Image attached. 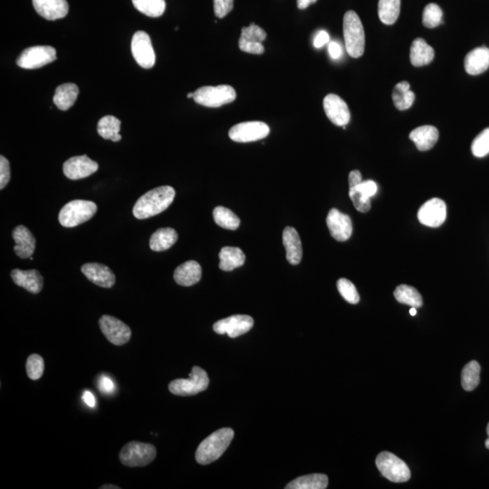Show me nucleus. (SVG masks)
<instances>
[{"label":"nucleus","instance_id":"nucleus-5","mask_svg":"<svg viewBox=\"0 0 489 489\" xmlns=\"http://www.w3.org/2000/svg\"><path fill=\"white\" fill-rule=\"evenodd\" d=\"M210 384L208 373L199 366L193 367L189 379H177L169 384V391L177 396H194L207 390Z\"/></svg>","mask_w":489,"mask_h":489},{"label":"nucleus","instance_id":"nucleus-29","mask_svg":"<svg viewBox=\"0 0 489 489\" xmlns=\"http://www.w3.org/2000/svg\"><path fill=\"white\" fill-rule=\"evenodd\" d=\"M177 241V233L175 229L165 227L156 230L149 239V248L152 250L161 252L167 250L173 247Z\"/></svg>","mask_w":489,"mask_h":489},{"label":"nucleus","instance_id":"nucleus-27","mask_svg":"<svg viewBox=\"0 0 489 489\" xmlns=\"http://www.w3.org/2000/svg\"><path fill=\"white\" fill-rule=\"evenodd\" d=\"M79 86L74 83H67L59 86L55 90L54 102L59 110L67 111L73 107L79 96Z\"/></svg>","mask_w":489,"mask_h":489},{"label":"nucleus","instance_id":"nucleus-7","mask_svg":"<svg viewBox=\"0 0 489 489\" xmlns=\"http://www.w3.org/2000/svg\"><path fill=\"white\" fill-rule=\"evenodd\" d=\"M236 98L235 89L227 85L201 87L196 90L193 96L197 104L210 108L221 107L234 102Z\"/></svg>","mask_w":489,"mask_h":489},{"label":"nucleus","instance_id":"nucleus-33","mask_svg":"<svg viewBox=\"0 0 489 489\" xmlns=\"http://www.w3.org/2000/svg\"><path fill=\"white\" fill-rule=\"evenodd\" d=\"M401 11V0H379L378 15L383 24L394 25Z\"/></svg>","mask_w":489,"mask_h":489},{"label":"nucleus","instance_id":"nucleus-25","mask_svg":"<svg viewBox=\"0 0 489 489\" xmlns=\"http://www.w3.org/2000/svg\"><path fill=\"white\" fill-rule=\"evenodd\" d=\"M437 128L431 126H420L410 133V139L415 143L419 151L426 152L434 147L438 140Z\"/></svg>","mask_w":489,"mask_h":489},{"label":"nucleus","instance_id":"nucleus-32","mask_svg":"<svg viewBox=\"0 0 489 489\" xmlns=\"http://www.w3.org/2000/svg\"><path fill=\"white\" fill-rule=\"evenodd\" d=\"M121 121L118 118L107 115L99 121L98 132L99 135L105 140H111L114 142H120Z\"/></svg>","mask_w":489,"mask_h":489},{"label":"nucleus","instance_id":"nucleus-4","mask_svg":"<svg viewBox=\"0 0 489 489\" xmlns=\"http://www.w3.org/2000/svg\"><path fill=\"white\" fill-rule=\"evenodd\" d=\"M96 211L98 205L95 202L76 199L62 208L59 222L65 227H76L91 220Z\"/></svg>","mask_w":489,"mask_h":489},{"label":"nucleus","instance_id":"nucleus-16","mask_svg":"<svg viewBox=\"0 0 489 489\" xmlns=\"http://www.w3.org/2000/svg\"><path fill=\"white\" fill-rule=\"evenodd\" d=\"M326 223L330 234L335 241L339 242L347 241L353 234V223H351L350 217L342 213L341 211L336 210V208H332L329 211Z\"/></svg>","mask_w":489,"mask_h":489},{"label":"nucleus","instance_id":"nucleus-35","mask_svg":"<svg viewBox=\"0 0 489 489\" xmlns=\"http://www.w3.org/2000/svg\"><path fill=\"white\" fill-rule=\"evenodd\" d=\"M394 297L398 303L410 305L411 307L420 308L423 304L422 295L418 290L407 285L398 286L395 289Z\"/></svg>","mask_w":489,"mask_h":489},{"label":"nucleus","instance_id":"nucleus-34","mask_svg":"<svg viewBox=\"0 0 489 489\" xmlns=\"http://www.w3.org/2000/svg\"><path fill=\"white\" fill-rule=\"evenodd\" d=\"M481 366L476 361L469 362L462 370L461 373V385L467 391H474L481 382Z\"/></svg>","mask_w":489,"mask_h":489},{"label":"nucleus","instance_id":"nucleus-51","mask_svg":"<svg viewBox=\"0 0 489 489\" xmlns=\"http://www.w3.org/2000/svg\"><path fill=\"white\" fill-rule=\"evenodd\" d=\"M363 182L362 174H361L359 170L351 171L349 174V186L354 187L359 185L360 183Z\"/></svg>","mask_w":489,"mask_h":489},{"label":"nucleus","instance_id":"nucleus-47","mask_svg":"<svg viewBox=\"0 0 489 489\" xmlns=\"http://www.w3.org/2000/svg\"><path fill=\"white\" fill-rule=\"evenodd\" d=\"M239 46L241 51L249 53V54L262 55L264 52L262 43L248 42L239 39Z\"/></svg>","mask_w":489,"mask_h":489},{"label":"nucleus","instance_id":"nucleus-11","mask_svg":"<svg viewBox=\"0 0 489 489\" xmlns=\"http://www.w3.org/2000/svg\"><path fill=\"white\" fill-rule=\"evenodd\" d=\"M99 326L107 340L116 347L127 344L132 337L130 327L114 316H102L99 319Z\"/></svg>","mask_w":489,"mask_h":489},{"label":"nucleus","instance_id":"nucleus-9","mask_svg":"<svg viewBox=\"0 0 489 489\" xmlns=\"http://www.w3.org/2000/svg\"><path fill=\"white\" fill-rule=\"evenodd\" d=\"M57 51L50 46H36L25 49L17 65L24 69H36L57 60Z\"/></svg>","mask_w":489,"mask_h":489},{"label":"nucleus","instance_id":"nucleus-20","mask_svg":"<svg viewBox=\"0 0 489 489\" xmlns=\"http://www.w3.org/2000/svg\"><path fill=\"white\" fill-rule=\"evenodd\" d=\"M15 245V253L20 258H30L36 248V239L30 230L25 226L15 227L12 232Z\"/></svg>","mask_w":489,"mask_h":489},{"label":"nucleus","instance_id":"nucleus-52","mask_svg":"<svg viewBox=\"0 0 489 489\" xmlns=\"http://www.w3.org/2000/svg\"><path fill=\"white\" fill-rule=\"evenodd\" d=\"M83 400L87 406L93 408L95 406L96 401L91 391H86L83 394Z\"/></svg>","mask_w":489,"mask_h":489},{"label":"nucleus","instance_id":"nucleus-26","mask_svg":"<svg viewBox=\"0 0 489 489\" xmlns=\"http://www.w3.org/2000/svg\"><path fill=\"white\" fill-rule=\"evenodd\" d=\"M435 57L434 49L423 39H416L411 43L410 63L416 67L431 64Z\"/></svg>","mask_w":489,"mask_h":489},{"label":"nucleus","instance_id":"nucleus-44","mask_svg":"<svg viewBox=\"0 0 489 489\" xmlns=\"http://www.w3.org/2000/svg\"><path fill=\"white\" fill-rule=\"evenodd\" d=\"M234 8V0H214V12L217 18H225Z\"/></svg>","mask_w":489,"mask_h":489},{"label":"nucleus","instance_id":"nucleus-2","mask_svg":"<svg viewBox=\"0 0 489 489\" xmlns=\"http://www.w3.org/2000/svg\"><path fill=\"white\" fill-rule=\"evenodd\" d=\"M234 438V431L223 428L215 431L199 444L196 451V461L201 465H208L219 460Z\"/></svg>","mask_w":489,"mask_h":489},{"label":"nucleus","instance_id":"nucleus-39","mask_svg":"<svg viewBox=\"0 0 489 489\" xmlns=\"http://www.w3.org/2000/svg\"><path fill=\"white\" fill-rule=\"evenodd\" d=\"M26 369L29 379L33 381L39 380L45 370V362L43 358L36 354L29 355L27 360Z\"/></svg>","mask_w":489,"mask_h":489},{"label":"nucleus","instance_id":"nucleus-46","mask_svg":"<svg viewBox=\"0 0 489 489\" xmlns=\"http://www.w3.org/2000/svg\"><path fill=\"white\" fill-rule=\"evenodd\" d=\"M11 180V165L7 158L0 157V189H3Z\"/></svg>","mask_w":489,"mask_h":489},{"label":"nucleus","instance_id":"nucleus-13","mask_svg":"<svg viewBox=\"0 0 489 489\" xmlns=\"http://www.w3.org/2000/svg\"><path fill=\"white\" fill-rule=\"evenodd\" d=\"M253 326L254 320L251 316L236 314V316L217 321L214 323L213 330L217 335L227 333L230 338H236L250 331Z\"/></svg>","mask_w":489,"mask_h":489},{"label":"nucleus","instance_id":"nucleus-41","mask_svg":"<svg viewBox=\"0 0 489 489\" xmlns=\"http://www.w3.org/2000/svg\"><path fill=\"white\" fill-rule=\"evenodd\" d=\"M471 151L475 157L482 158L489 154V128L476 137L472 142Z\"/></svg>","mask_w":489,"mask_h":489},{"label":"nucleus","instance_id":"nucleus-45","mask_svg":"<svg viewBox=\"0 0 489 489\" xmlns=\"http://www.w3.org/2000/svg\"><path fill=\"white\" fill-rule=\"evenodd\" d=\"M354 187L356 188L358 191L361 192V194L363 196V198L366 199H370V198L376 194L377 191H378V187H377L376 183L373 182V180H366V182H363H363L360 183L359 185ZM350 188H351V187H350Z\"/></svg>","mask_w":489,"mask_h":489},{"label":"nucleus","instance_id":"nucleus-31","mask_svg":"<svg viewBox=\"0 0 489 489\" xmlns=\"http://www.w3.org/2000/svg\"><path fill=\"white\" fill-rule=\"evenodd\" d=\"M392 100H394L395 107L400 111L408 110L413 107L415 101V95L410 91V86L408 82H401L397 83L392 92Z\"/></svg>","mask_w":489,"mask_h":489},{"label":"nucleus","instance_id":"nucleus-43","mask_svg":"<svg viewBox=\"0 0 489 489\" xmlns=\"http://www.w3.org/2000/svg\"><path fill=\"white\" fill-rule=\"evenodd\" d=\"M349 196H350L351 201H353L355 208L359 213H366L370 211V207H372L370 199L363 198V196L361 194V192L356 188L351 187L349 189Z\"/></svg>","mask_w":489,"mask_h":489},{"label":"nucleus","instance_id":"nucleus-53","mask_svg":"<svg viewBox=\"0 0 489 489\" xmlns=\"http://www.w3.org/2000/svg\"><path fill=\"white\" fill-rule=\"evenodd\" d=\"M316 1L317 0H297V8L299 9H305Z\"/></svg>","mask_w":489,"mask_h":489},{"label":"nucleus","instance_id":"nucleus-18","mask_svg":"<svg viewBox=\"0 0 489 489\" xmlns=\"http://www.w3.org/2000/svg\"><path fill=\"white\" fill-rule=\"evenodd\" d=\"M82 272L93 284L104 288H111L115 284V276L108 267L99 263H87L82 267Z\"/></svg>","mask_w":489,"mask_h":489},{"label":"nucleus","instance_id":"nucleus-3","mask_svg":"<svg viewBox=\"0 0 489 489\" xmlns=\"http://www.w3.org/2000/svg\"><path fill=\"white\" fill-rule=\"evenodd\" d=\"M344 36L348 55L354 58L362 57L366 48V35L362 21L353 11L344 15Z\"/></svg>","mask_w":489,"mask_h":489},{"label":"nucleus","instance_id":"nucleus-56","mask_svg":"<svg viewBox=\"0 0 489 489\" xmlns=\"http://www.w3.org/2000/svg\"><path fill=\"white\" fill-rule=\"evenodd\" d=\"M487 433L488 435V440L485 441V447H487V448H488V450H489V423H488V428H487Z\"/></svg>","mask_w":489,"mask_h":489},{"label":"nucleus","instance_id":"nucleus-50","mask_svg":"<svg viewBox=\"0 0 489 489\" xmlns=\"http://www.w3.org/2000/svg\"><path fill=\"white\" fill-rule=\"evenodd\" d=\"M329 54L333 59L337 60L342 55V48L337 42L333 41L329 43L328 46Z\"/></svg>","mask_w":489,"mask_h":489},{"label":"nucleus","instance_id":"nucleus-57","mask_svg":"<svg viewBox=\"0 0 489 489\" xmlns=\"http://www.w3.org/2000/svg\"><path fill=\"white\" fill-rule=\"evenodd\" d=\"M193 96H194V93H188V95H187V98L189 99L193 98Z\"/></svg>","mask_w":489,"mask_h":489},{"label":"nucleus","instance_id":"nucleus-14","mask_svg":"<svg viewBox=\"0 0 489 489\" xmlns=\"http://www.w3.org/2000/svg\"><path fill=\"white\" fill-rule=\"evenodd\" d=\"M447 217V206L441 199H431L420 207L418 219L422 225L438 227L444 223Z\"/></svg>","mask_w":489,"mask_h":489},{"label":"nucleus","instance_id":"nucleus-49","mask_svg":"<svg viewBox=\"0 0 489 489\" xmlns=\"http://www.w3.org/2000/svg\"><path fill=\"white\" fill-rule=\"evenodd\" d=\"M330 36L326 31L321 30L316 34V37L314 39V48H321L322 46L326 45L329 42Z\"/></svg>","mask_w":489,"mask_h":489},{"label":"nucleus","instance_id":"nucleus-37","mask_svg":"<svg viewBox=\"0 0 489 489\" xmlns=\"http://www.w3.org/2000/svg\"><path fill=\"white\" fill-rule=\"evenodd\" d=\"M137 11L149 18H159L163 15L166 8L165 0H133Z\"/></svg>","mask_w":489,"mask_h":489},{"label":"nucleus","instance_id":"nucleus-10","mask_svg":"<svg viewBox=\"0 0 489 489\" xmlns=\"http://www.w3.org/2000/svg\"><path fill=\"white\" fill-rule=\"evenodd\" d=\"M269 133V126L263 121H246L233 126L229 136L236 142H252L266 138Z\"/></svg>","mask_w":489,"mask_h":489},{"label":"nucleus","instance_id":"nucleus-8","mask_svg":"<svg viewBox=\"0 0 489 489\" xmlns=\"http://www.w3.org/2000/svg\"><path fill=\"white\" fill-rule=\"evenodd\" d=\"M377 468L388 481L394 483L407 482L410 478L409 467L394 454L383 451L375 460Z\"/></svg>","mask_w":489,"mask_h":489},{"label":"nucleus","instance_id":"nucleus-48","mask_svg":"<svg viewBox=\"0 0 489 489\" xmlns=\"http://www.w3.org/2000/svg\"><path fill=\"white\" fill-rule=\"evenodd\" d=\"M99 390L104 394H111L114 390V383L107 376H102L98 382Z\"/></svg>","mask_w":489,"mask_h":489},{"label":"nucleus","instance_id":"nucleus-30","mask_svg":"<svg viewBox=\"0 0 489 489\" xmlns=\"http://www.w3.org/2000/svg\"><path fill=\"white\" fill-rule=\"evenodd\" d=\"M328 478L325 474H311L299 476L286 485V489H326Z\"/></svg>","mask_w":489,"mask_h":489},{"label":"nucleus","instance_id":"nucleus-22","mask_svg":"<svg viewBox=\"0 0 489 489\" xmlns=\"http://www.w3.org/2000/svg\"><path fill=\"white\" fill-rule=\"evenodd\" d=\"M283 244L286 251V260L295 266L301 262L303 257V248L298 232L294 227H286L283 232Z\"/></svg>","mask_w":489,"mask_h":489},{"label":"nucleus","instance_id":"nucleus-28","mask_svg":"<svg viewBox=\"0 0 489 489\" xmlns=\"http://www.w3.org/2000/svg\"><path fill=\"white\" fill-rule=\"evenodd\" d=\"M245 261L244 252L239 248L225 247L220 252V269L226 272L242 267Z\"/></svg>","mask_w":489,"mask_h":489},{"label":"nucleus","instance_id":"nucleus-55","mask_svg":"<svg viewBox=\"0 0 489 489\" xmlns=\"http://www.w3.org/2000/svg\"><path fill=\"white\" fill-rule=\"evenodd\" d=\"M416 309H417V308H415V307H411V309L410 310V316H416V314H417Z\"/></svg>","mask_w":489,"mask_h":489},{"label":"nucleus","instance_id":"nucleus-38","mask_svg":"<svg viewBox=\"0 0 489 489\" xmlns=\"http://www.w3.org/2000/svg\"><path fill=\"white\" fill-rule=\"evenodd\" d=\"M442 17H443V12L441 8L435 3H431L426 6L423 11V26L428 29H434L442 23Z\"/></svg>","mask_w":489,"mask_h":489},{"label":"nucleus","instance_id":"nucleus-36","mask_svg":"<svg viewBox=\"0 0 489 489\" xmlns=\"http://www.w3.org/2000/svg\"><path fill=\"white\" fill-rule=\"evenodd\" d=\"M213 217L217 225L225 229L236 230L241 225V220L233 211L220 206L214 208Z\"/></svg>","mask_w":489,"mask_h":489},{"label":"nucleus","instance_id":"nucleus-40","mask_svg":"<svg viewBox=\"0 0 489 489\" xmlns=\"http://www.w3.org/2000/svg\"><path fill=\"white\" fill-rule=\"evenodd\" d=\"M337 288L342 297L345 301L351 304L359 303L360 295L358 294L356 288L348 279H341L338 280Z\"/></svg>","mask_w":489,"mask_h":489},{"label":"nucleus","instance_id":"nucleus-6","mask_svg":"<svg viewBox=\"0 0 489 489\" xmlns=\"http://www.w3.org/2000/svg\"><path fill=\"white\" fill-rule=\"evenodd\" d=\"M156 448L154 445L130 441L121 448L119 459L123 465L137 468L149 465L156 457Z\"/></svg>","mask_w":489,"mask_h":489},{"label":"nucleus","instance_id":"nucleus-54","mask_svg":"<svg viewBox=\"0 0 489 489\" xmlns=\"http://www.w3.org/2000/svg\"><path fill=\"white\" fill-rule=\"evenodd\" d=\"M121 488L117 487V485H112V484H105L104 485H102V487H100V489H119Z\"/></svg>","mask_w":489,"mask_h":489},{"label":"nucleus","instance_id":"nucleus-15","mask_svg":"<svg viewBox=\"0 0 489 489\" xmlns=\"http://www.w3.org/2000/svg\"><path fill=\"white\" fill-rule=\"evenodd\" d=\"M98 169V163L86 155L72 157L65 161L63 166L65 177L72 180L85 179L96 173Z\"/></svg>","mask_w":489,"mask_h":489},{"label":"nucleus","instance_id":"nucleus-1","mask_svg":"<svg viewBox=\"0 0 489 489\" xmlns=\"http://www.w3.org/2000/svg\"><path fill=\"white\" fill-rule=\"evenodd\" d=\"M175 189L170 186L158 187L145 193L137 201L133 213L136 219H149L163 213L175 198Z\"/></svg>","mask_w":489,"mask_h":489},{"label":"nucleus","instance_id":"nucleus-21","mask_svg":"<svg viewBox=\"0 0 489 489\" xmlns=\"http://www.w3.org/2000/svg\"><path fill=\"white\" fill-rule=\"evenodd\" d=\"M11 277L15 285L34 295L39 294L42 291L43 279L37 270L14 269L12 270Z\"/></svg>","mask_w":489,"mask_h":489},{"label":"nucleus","instance_id":"nucleus-23","mask_svg":"<svg viewBox=\"0 0 489 489\" xmlns=\"http://www.w3.org/2000/svg\"><path fill=\"white\" fill-rule=\"evenodd\" d=\"M465 70L470 76H478L489 68V48L485 46L470 51L464 62Z\"/></svg>","mask_w":489,"mask_h":489},{"label":"nucleus","instance_id":"nucleus-12","mask_svg":"<svg viewBox=\"0 0 489 489\" xmlns=\"http://www.w3.org/2000/svg\"><path fill=\"white\" fill-rule=\"evenodd\" d=\"M132 53L137 63L145 69L154 67L156 57L151 37L145 31H137L132 40Z\"/></svg>","mask_w":489,"mask_h":489},{"label":"nucleus","instance_id":"nucleus-19","mask_svg":"<svg viewBox=\"0 0 489 489\" xmlns=\"http://www.w3.org/2000/svg\"><path fill=\"white\" fill-rule=\"evenodd\" d=\"M37 14L48 20L63 18L69 11L67 0H33Z\"/></svg>","mask_w":489,"mask_h":489},{"label":"nucleus","instance_id":"nucleus-17","mask_svg":"<svg viewBox=\"0 0 489 489\" xmlns=\"http://www.w3.org/2000/svg\"><path fill=\"white\" fill-rule=\"evenodd\" d=\"M323 109L326 116L337 126H347L351 120V114L347 102L340 96L330 93L323 99Z\"/></svg>","mask_w":489,"mask_h":489},{"label":"nucleus","instance_id":"nucleus-24","mask_svg":"<svg viewBox=\"0 0 489 489\" xmlns=\"http://www.w3.org/2000/svg\"><path fill=\"white\" fill-rule=\"evenodd\" d=\"M202 270L201 264L194 260L187 261L174 271V280L177 285L192 286L201 281Z\"/></svg>","mask_w":489,"mask_h":489},{"label":"nucleus","instance_id":"nucleus-42","mask_svg":"<svg viewBox=\"0 0 489 489\" xmlns=\"http://www.w3.org/2000/svg\"><path fill=\"white\" fill-rule=\"evenodd\" d=\"M267 39V33L260 27L252 23L247 27H243L241 29V40L248 42L262 43Z\"/></svg>","mask_w":489,"mask_h":489}]
</instances>
